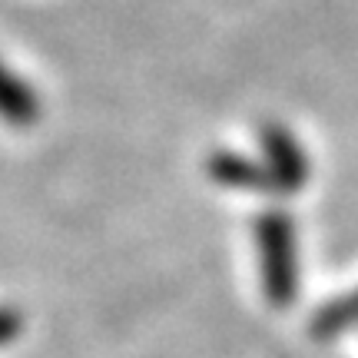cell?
<instances>
[{
    "instance_id": "6da1fadb",
    "label": "cell",
    "mask_w": 358,
    "mask_h": 358,
    "mask_svg": "<svg viewBox=\"0 0 358 358\" xmlns=\"http://www.w3.org/2000/svg\"><path fill=\"white\" fill-rule=\"evenodd\" d=\"M0 113L7 116L10 123H30L34 113H37L30 87H24L3 64H0Z\"/></svg>"
}]
</instances>
